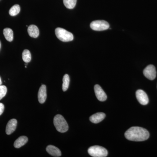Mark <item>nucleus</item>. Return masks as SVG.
<instances>
[{"label":"nucleus","instance_id":"nucleus-1","mask_svg":"<svg viewBox=\"0 0 157 157\" xmlns=\"http://www.w3.org/2000/svg\"><path fill=\"white\" fill-rule=\"evenodd\" d=\"M125 137L128 140L135 141L147 140L149 137V133L146 129L139 127H132L125 133Z\"/></svg>","mask_w":157,"mask_h":157},{"label":"nucleus","instance_id":"nucleus-2","mask_svg":"<svg viewBox=\"0 0 157 157\" xmlns=\"http://www.w3.org/2000/svg\"><path fill=\"white\" fill-rule=\"evenodd\" d=\"M53 123L56 128L61 133L67 132L69 129V126L67 121L61 115L58 114L54 118Z\"/></svg>","mask_w":157,"mask_h":157},{"label":"nucleus","instance_id":"nucleus-3","mask_svg":"<svg viewBox=\"0 0 157 157\" xmlns=\"http://www.w3.org/2000/svg\"><path fill=\"white\" fill-rule=\"evenodd\" d=\"M55 34L58 39L63 42H68L73 40V35L65 29L57 28L55 29Z\"/></svg>","mask_w":157,"mask_h":157},{"label":"nucleus","instance_id":"nucleus-4","mask_svg":"<svg viewBox=\"0 0 157 157\" xmlns=\"http://www.w3.org/2000/svg\"><path fill=\"white\" fill-rule=\"evenodd\" d=\"M88 152L90 155L94 157H105L108 155L106 148L98 145L90 147L88 150Z\"/></svg>","mask_w":157,"mask_h":157},{"label":"nucleus","instance_id":"nucleus-5","mask_svg":"<svg viewBox=\"0 0 157 157\" xmlns=\"http://www.w3.org/2000/svg\"><path fill=\"white\" fill-rule=\"evenodd\" d=\"M90 27L94 30L101 31L108 29L109 25V23L105 21L97 20L91 23Z\"/></svg>","mask_w":157,"mask_h":157},{"label":"nucleus","instance_id":"nucleus-6","mask_svg":"<svg viewBox=\"0 0 157 157\" xmlns=\"http://www.w3.org/2000/svg\"><path fill=\"white\" fill-rule=\"evenodd\" d=\"M143 74L147 78L150 80H154L156 77V70L154 66L149 65L144 69Z\"/></svg>","mask_w":157,"mask_h":157},{"label":"nucleus","instance_id":"nucleus-7","mask_svg":"<svg viewBox=\"0 0 157 157\" xmlns=\"http://www.w3.org/2000/svg\"><path fill=\"white\" fill-rule=\"evenodd\" d=\"M136 98L140 104L143 105L148 104L149 99L146 93L143 90H137L136 92Z\"/></svg>","mask_w":157,"mask_h":157},{"label":"nucleus","instance_id":"nucleus-8","mask_svg":"<svg viewBox=\"0 0 157 157\" xmlns=\"http://www.w3.org/2000/svg\"><path fill=\"white\" fill-rule=\"evenodd\" d=\"M94 89L96 97L99 101H104L107 100V95L100 86L98 84L95 85Z\"/></svg>","mask_w":157,"mask_h":157},{"label":"nucleus","instance_id":"nucleus-9","mask_svg":"<svg viewBox=\"0 0 157 157\" xmlns=\"http://www.w3.org/2000/svg\"><path fill=\"white\" fill-rule=\"evenodd\" d=\"M38 100L40 104L45 103L47 98V91L46 86L42 85L39 88L38 94Z\"/></svg>","mask_w":157,"mask_h":157},{"label":"nucleus","instance_id":"nucleus-10","mask_svg":"<svg viewBox=\"0 0 157 157\" xmlns=\"http://www.w3.org/2000/svg\"><path fill=\"white\" fill-rule=\"evenodd\" d=\"M17 125V121L15 119H12L9 121L6 128V133L10 135L15 131Z\"/></svg>","mask_w":157,"mask_h":157},{"label":"nucleus","instance_id":"nucleus-11","mask_svg":"<svg viewBox=\"0 0 157 157\" xmlns=\"http://www.w3.org/2000/svg\"><path fill=\"white\" fill-rule=\"evenodd\" d=\"M105 117L106 115L104 113H97L90 117V120L93 123L98 124L102 121Z\"/></svg>","mask_w":157,"mask_h":157},{"label":"nucleus","instance_id":"nucleus-12","mask_svg":"<svg viewBox=\"0 0 157 157\" xmlns=\"http://www.w3.org/2000/svg\"><path fill=\"white\" fill-rule=\"evenodd\" d=\"M46 151L51 155L54 157H60L61 155V152L58 147L53 145H48L46 148Z\"/></svg>","mask_w":157,"mask_h":157},{"label":"nucleus","instance_id":"nucleus-13","mask_svg":"<svg viewBox=\"0 0 157 157\" xmlns=\"http://www.w3.org/2000/svg\"><path fill=\"white\" fill-rule=\"evenodd\" d=\"M28 32L30 36L34 38H36L39 36V31L36 26L32 25L29 26L28 29Z\"/></svg>","mask_w":157,"mask_h":157},{"label":"nucleus","instance_id":"nucleus-14","mask_svg":"<svg viewBox=\"0 0 157 157\" xmlns=\"http://www.w3.org/2000/svg\"><path fill=\"white\" fill-rule=\"evenodd\" d=\"M28 140V138L26 136H21L15 140L14 144V146L15 148H19L24 145Z\"/></svg>","mask_w":157,"mask_h":157},{"label":"nucleus","instance_id":"nucleus-15","mask_svg":"<svg viewBox=\"0 0 157 157\" xmlns=\"http://www.w3.org/2000/svg\"><path fill=\"white\" fill-rule=\"evenodd\" d=\"M3 34L7 41L10 42L13 41L14 35H13V31L10 28L4 29L3 30Z\"/></svg>","mask_w":157,"mask_h":157},{"label":"nucleus","instance_id":"nucleus-16","mask_svg":"<svg viewBox=\"0 0 157 157\" xmlns=\"http://www.w3.org/2000/svg\"><path fill=\"white\" fill-rule=\"evenodd\" d=\"M63 83L62 86V89L63 91H66L69 88L70 84V76L68 74H65L63 76Z\"/></svg>","mask_w":157,"mask_h":157},{"label":"nucleus","instance_id":"nucleus-17","mask_svg":"<svg viewBox=\"0 0 157 157\" xmlns=\"http://www.w3.org/2000/svg\"><path fill=\"white\" fill-rule=\"evenodd\" d=\"M20 7L18 5H15L12 6L9 11V14L11 16H14L19 14L20 11Z\"/></svg>","mask_w":157,"mask_h":157},{"label":"nucleus","instance_id":"nucleus-18","mask_svg":"<svg viewBox=\"0 0 157 157\" xmlns=\"http://www.w3.org/2000/svg\"><path fill=\"white\" fill-rule=\"evenodd\" d=\"M22 57L23 60L26 63H28L31 61V54L29 51L28 49H25L22 52Z\"/></svg>","mask_w":157,"mask_h":157},{"label":"nucleus","instance_id":"nucleus-19","mask_svg":"<svg viewBox=\"0 0 157 157\" xmlns=\"http://www.w3.org/2000/svg\"><path fill=\"white\" fill-rule=\"evenodd\" d=\"M64 5L68 9H73L76 6L77 0H63Z\"/></svg>","mask_w":157,"mask_h":157},{"label":"nucleus","instance_id":"nucleus-20","mask_svg":"<svg viewBox=\"0 0 157 157\" xmlns=\"http://www.w3.org/2000/svg\"><path fill=\"white\" fill-rule=\"evenodd\" d=\"M7 92V88L6 86L0 85V100L6 95Z\"/></svg>","mask_w":157,"mask_h":157},{"label":"nucleus","instance_id":"nucleus-21","mask_svg":"<svg viewBox=\"0 0 157 157\" xmlns=\"http://www.w3.org/2000/svg\"><path fill=\"white\" fill-rule=\"evenodd\" d=\"M4 109H5V107H4V104L2 103H0V116L2 114L4 111Z\"/></svg>","mask_w":157,"mask_h":157},{"label":"nucleus","instance_id":"nucleus-22","mask_svg":"<svg viewBox=\"0 0 157 157\" xmlns=\"http://www.w3.org/2000/svg\"><path fill=\"white\" fill-rule=\"evenodd\" d=\"M2 79H1V77H0V85L2 84Z\"/></svg>","mask_w":157,"mask_h":157},{"label":"nucleus","instance_id":"nucleus-23","mask_svg":"<svg viewBox=\"0 0 157 157\" xmlns=\"http://www.w3.org/2000/svg\"><path fill=\"white\" fill-rule=\"evenodd\" d=\"M0 47H1V43H0Z\"/></svg>","mask_w":157,"mask_h":157}]
</instances>
